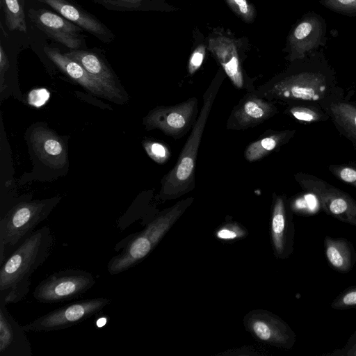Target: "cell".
Masks as SVG:
<instances>
[{"mask_svg":"<svg viewBox=\"0 0 356 356\" xmlns=\"http://www.w3.org/2000/svg\"><path fill=\"white\" fill-rule=\"evenodd\" d=\"M54 236L48 226L35 230L6 258L0 268V298L7 304L23 300L31 277L50 256Z\"/></svg>","mask_w":356,"mask_h":356,"instance_id":"cell-1","label":"cell"},{"mask_svg":"<svg viewBox=\"0 0 356 356\" xmlns=\"http://www.w3.org/2000/svg\"><path fill=\"white\" fill-rule=\"evenodd\" d=\"M220 86L213 81L203 95V105L191 134L185 143L174 167L161 179L160 196L177 197L195 186V170L199 146L212 106Z\"/></svg>","mask_w":356,"mask_h":356,"instance_id":"cell-2","label":"cell"},{"mask_svg":"<svg viewBox=\"0 0 356 356\" xmlns=\"http://www.w3.org/2000/svg\"><path fill=\"white\" fill-rule=\"evenodd\" d=\"M60 197L22 201L12 207L0 220V265L10 249L17 248L51 213Z\"/></svg>","mask_w":356,"mask_h":356,"instance_id":"cell-3","label":"cell"},{"mask_svg":"<svg viewBox=\"0 0 356 356\" xmlns=\"http://www.w3.org/2000/svg\"><path fill=\"white\" fill-rule=\"evenodd\" d=\"M96 283L94 275L84 270L68 268L54 272L35 286L33 296L39 302L53 304L76 298Z\"/></svg>","mask_w":356,"mask_h":356,"instance_id":"cell-4","label":"cell"},{"mask_svg":"<svg viewBox=\"0 0 356 356\" xmlns=\"http://www.w3.org/2000/svg\"><path fill=\"white\" fill-rule=\"evenodd\" d=\"M327 89L325 75L319 71H302L286 76L259 89L257 94L268 99L316 101Z\"/></svg>","mask_w":356,"mask_h":356,"instance_id":"cell-5","label":"cell"},{"mask_svg":"<svg viewBox=\"0 0 356 356\" xmlns=\"http://www.w3.org/2000/svg\"><path fill=\"white\" fill-rule=\"evenodd\" d=\"M112 300L95 298L81 300L52 310L23 325L26 332H51L69 328L100 313Z\"/></svg>","mask_w":356,"mask_h":356,"instance_id":"cell-6","label":"cell"},{"mask_svg":"<svg viewBox=\"0 0 356 356\" xmlns=\"http://www.w3.org/2000/svg\"><path fill=\"white\" fill-rule=\"evenodd\" d=\"M295 178L303 190L317 197L327 214L356 227V200L347 193L312 175L299 173Z\"/></svg>","mask_w":356,"mask_h":356,"instance_id":"cell-7","label":"cell"},{"mask_svg":"<svg viewBox=\"0 0 356 356\" xmlns=\"http://www.w3.org/2000/svg\"><path fill=\"white\" fill-rule=\"evenodd\" d=\"M198 101L191 97L173 106H160L151 110L143 118L146 129H158L178 139L193 128L197 118Z\"/></svg>","mask_w":356,"mask_h":356,"instance_id":"cell-8","label":"cell"},{"mask_svg":"<svg viewBox=\"0 0 356 356\" xmlns=\"http://www.w3.org/2000/svg\"><path fill=\"white\" fill-rule=\"evenodd\" d=\"M31 22L49 38L69 48L80 49L85 43L83 31L56 12L31 8L28 10Z\"/></svg>","mask_w":356,"mask_h":356,"instance_id":"cell-9","label":"cell"},{"mask_svg":"<svg viewBox=\"0 0 356 356\" xmlns=\"http://www.w3.org/2000/svg\"><path fill=\"white\" fill-rule=\"evenodd\" d=\"M326 26L323 19L315 13L304 17L291 30L287 39L288 59L302 60L325 41Z\"/></svg>","mask_w":356,"mask_h":356,"instance_id":"cell-10","label":"cell"},{"mask_svg":"<svg viewBox=\"0 0 356 356\" xmlns=\"http://www.w3.org/2000/svg\"><path fill=\"white\" fill-rule=\"evenodd\" d=\"M70 58L80 63L109 92L113 102H122L124 91L104 56L93 49H75L65 53Z\"/></svg>","mask_w":356,"mask_h":356,"instance_id":"cell-11","label":"cell"},{"mask_svg":"<svg viewBox=\"0 0 356 356\" xmlns=\"http://www.w3.org/2000/svg\"><path fill=\"white\" fill-rule=\"evenodd\" d=\"M277 112V109L272 102L257 93H249L233 109L227 127L231 129L244 130L261 124Z\"/></svg>","mask_w":356,"mask_h":356,"instance_id":"cell-12","label":"cell"},{"mask_svg":"<svg viewBox=\"0 0 356 356\" xmlns=\"http://www.w3.org/2000/svg\"><path fill=\"white\" fill-rule=\"evenodd\" d=\"M29 142L35 155L45 165L52 169H61L68 164L65 143L47 127H35L30 134Z\"/></svg>","mask_w":356,"mask_h":356,"instance_id":"cell-13","label":"cell"},{"mask_svg":"<svg viewBox=\"0 0 356 356\" xmlns=\"http://www.w3.org/2000/svg\"><path fill=\"white\" fill-rule=\"evenodd\" d=\"M44 3L57 13L74 23L104 43H110L115 38L113 32L95 15L72 0H36Z\"/></svg>","mask_w":356,"mask_h":356,"instance_id":"cell-14","label":"cell"},{"mask_svg":"<svg viewBox=\"0 0 356 356\" xmlns=\"http://www.w3.org/2000/svg\"><path fill=\"white\" fill-rule=\"evenodd\" d=\"M0 298V356H32V349L23 326L8 311Z\"/></svg>","mask_w":356,"mask_h":356,"instance_id":"cell-15","label":"cell"},{"mask_svg":"<svg viewBox=\"0 0 356 356\" xmlns=\"http://www.w3.org/2000/svg\"><path fill=\"white\" fill-rule=\"evenodd\" d=\"M44 51L57 67L72 81L92 93L113 101L109 92L80 63L70 58L56 47L45 46Z\"/></svg>","mask_w":356,"mask_h":356,"instance_id":"cell-16","label":"cell"},{"mask_svg":"<svg viewBox=\"0 0 356 356\" xmlns=\"http://www.w3.org/2000/svg\"><path fill=\"white\" fill-rule=\"evenodd\" d=\"M208 49L219 62L232 84L238 89L243 88V70L234 40L222 35L210 38Z\"/></svg>","mask_w":356,"mask_h":356,"instance_id":"cell-17","label":"cell"},{"mask_svg":"<svg viewBox=\"0 0 356 356\" xmlns=\"http://www.w3.org/2000/svg\"><path fill=\"white\" fill-rule=\"evenodd\" d=\"M324 245L326 257L334 269L341 273L352 270L356 263V252L350 241L344 238L326 236Z\"/></svg>","mask_w":356,"mask_h":356,"instance_id":"cell-18","label":"cell"},{"mask_svg":"<svg viewBox=\"0 0 356 356\" xmlns=\"http://www.w3.org/2000/svg\"><path fill=\"white\" fill-rule=\"evenodd\" d=\"M294 133V130L277 131L252 142L245 148L244 154L245 159L249 162L261 160L287 143Z\"/></svg>","mask_w":356,"mask_h":356,"instance_id":"cell-19","label":"cell"},{"mask_svg":"<svg viewBox=\"0 0 356 356\" xmlns=\"http://www.w3.org/2000/svg\"><path fill=\"white\" fill-rule=\"evenodd\" d=\"M330 110L334 123L347 136L356 141V106L339 102L332 104Z\"/></svg>","mask_w":356,"mask_h":356,"instance_id":"cell-20","label":"cell"},{"mask_svg":"<svg viewBox=\"0 0 356 356\" xmlns=\"http://www.w3.org/2000/svg\"><path fill=\"white\" fill-rule=\"evenodd\" d=\"M25 0H0L6 26L9 31L26 33Z\"/></svg>","mask_w":356,"mask_h":356,"instance_id":"cell-21","label":"cell"},{"mask_svg":"<svg viewBox=\"0 0 356 356\" xmlns=\"http://www.w3.org/2000/svg\"><path fill=\"white\" fill-rule=\"evenodd\" d=\"M108 10L133 12L146 10L150 8L156 0H90Z\"/></svg>","mask_w":356,"mask_h":356,"instance_id":"cell-22","label":"cell"},{"mask_svg":"<svg viewBox=\"0 0 356 356\" xmlns=\"http://www.w3.org/2000/svg\"><path fill=\"white\" fill-rule=\"evenodd\" d=\"M143 145L147 155L159 164H164L170 157L169 148L161 142L145 140Z\"/></svg>","mask_w":356,"mask_h":356,"instance_id":"cell-23","label":"cell"},{"mask_svg":"<svg viewBox=\"0 0 356 356\" xmlns=\"http://www.w3.org/2000/svg\"><path fill=\"white\" fill-rule=\"evenodd\" d=\"M229 8L242 20L251 23L255 17V9L248 0H225Z\"/></svg>","mask_w":356,"mask_h":356,"instance_id":"cell-24","label":"cell"},{"mask_svg":"<svg viewBox=\"0 0 356 356\" xmlns=\"http://www.w3.org/2000/svg\"><path fill=\"white\" fill-rule=\"evenodd\" d=\"M284 211V204L283 200L281 197H278L275 204L274 213L272 220V229L274 234L280 238V248L282 247V238L283 237L286 224Z\"/></svg>","mask_w":356,"mask_h":356,"instance_id":"cell-25","label":"cell"},{"mask_svg":"<svg viewBox=\"0 0 356 356\" xmlns=\"http://www.w3.org/2000/svg\"><path fill=\"white\" fill-rule=\"evenodd\" d=\"M289 113L294 118L306 122H313L321 120L323 114L312 107L296 106L289 108Z\"/></svg>","mask_w":356,"mask_h":356,"instance_id":"cell-26","label":"cell"},{"mask_svg":"<svg viewBox=\"0 0 356 356\" xmlns=\"http://www.w3.org/2000/svg\"><path fill=\"white\" fill-rule=\"evenodd\" d=\"M331 307L337 309L356 308V285L341 292L333 300Z\"/></svg>","mask_w":356,"mask_h":356,"instance_id":"cell-27","label":"cell"},{"mask_svg":"<svg viewBox=\"0 0 356 356\" xmlns=\"http://www.w3.org/2000/svg\"><path fill=\"white\" fill-rule=\"evenodd\" d=\"M326 8L344 15H356V0H321Z\"/></svg>","mask_w":356,"mask_h":356,"instance_id":"cell-28","label":"cell"},{"mask_svg":"<svg viewBox=\"0 0 356 356\" xmlns=\"http://www.w3.org/2000/svg\"><path fill=\"white\" fill-rule=\"evenodd\" d=\"M329 170L339 179L356 187V168L346 165H331Z\"/></svg>","mask_w":356,"mask_h":356,"instance_id":"cell-29","label":"cell"},{"mask_svg":"<svg viewBox=\"0 0 356 356\" xmlns=\"http://www.w3.org/2000/svg\"><path fill=\"white\" fill-rule=\"evenodd\" d=\"M206 53V48L204 44L197 47L191 54L188 64V71L191 75H193L201 67Z\"/></svg>","mask_w":356,"mask_h":356,"instance_id":"cell-30","label":"cell"},{"mask_svg":"<svg viewBox=\"0 0 356 356\" xmlns=\"http://www.w3.org/2000/svg\"><path fill=\"white\" fill-rule=\"evenodd\" d=\"M10 67L9 60L3 46L0 45V92H5L7 86L6 84V74Z\"/></svg>","mask_w":356,"mask_h":356,"instance_id":"cell-31","label":"cell"},{"mask_svg":"<svg viewBox=\"0 0 356 356\" xmlns=\"http://www.w3.org/2000/svg\"><path fill=\"white\" fill-rule=\"evenodd\" d=\"M253 330L257 337L262 340H268L270 337V330L268 326L262 321H257L253 325Z\"/></svg>","mask_w":356,"mask_h":356,"instance_id":"cell-32","label":"cell"},{"mask_svg":"<svg viewBox=\"0 0 356 356\" xmlns=\"http://www.w3.org/2000/svg\"><path fill=\"white\" fill-rule=\"evenodd\" d=\"M218 236L221 238L232 239L235 238L236 234L232 231L228 229H222L218 232Z\"/></svg>","mask_w":356,"mask_h":356,"instance_id":"cell-33","label":"cell"}]
</instances>
